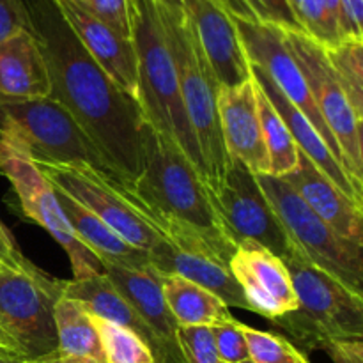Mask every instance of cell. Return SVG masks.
Instances as JSON below:
<instances>
[{
	"mask_svg": "<svg viewBox=\"0 0 363 363\" xmlns=\"http://www.w3.org/2000/svg\"><path fill=\"white\" fill-rule=\"evenodd\" d=\"M53 190H55L57 201H59L60 209L69 222L74 236L98 257L103 268L105 266H117V268L124 269L151 268L147 252H142L135 248L133 245L126 243L110 227H106L98 216L87 211L84 206L73 201L67 194L57 190V188H53Z\"/></svg>",
	"mask_w": 363,
	"mask_h": 363,
	"instance_id": "cell-23",
	"label": "cell"
},
{
	"mask_svg": "<svg viewBox=\"0 0 363 363\" xmlns=\"http://www.w3.org/2000/svg\"><path fill=\"white\" fill-rule=\"evenodd\" d=\"M229 269L240 284L250 312L273 323L298 307L286 264L261 245L254 241L238 243Z\"/></svg>",
	"mask_w": 363,
	"mask_h": 363,
	"instance_id": "cell-14",
	"label": "cell"
},
{
	"mask_svg": "<svg viewBox=\"0 0 363 363\" xmlns=\"http://www.w3.org/2000/svg\"><path fill=\"white\" fill-rule=\"evenodd\" d=\"M0 264L13 269H23L32 264V262L21 254L16 241H14L13 234L9 233V229H7L2 222H0Z\"/></svg>",
	"mask_w": 363,
	"mask_h": 363,
	"instance_id": "cell-39",
	"label": "cell"
},
{
	"mask_svg": "<svg viewBox=\"0 0 363 363\" xmlns=\"http://www.w3.org/2000/svg\"><path fill=\"white\" fill-rule=\"evenodd\" d=\"M255 80V78H254ZM255 94H257L259 121H261V133L264 140L266 152L269 160V176L282 177L293 172L298 165V145L294 144L289 130L284 124L282 117L277 113L268 96L264 94L255 82Z\"/></svg>",
	"mask_w": 363,
	"mask_h": 363,
	"instance_id": "cell-27",
	"label": "cell"
},
{
	"mask_svg": "<svg viewBox=\"0 0 363 363\" xmlns=\"http://www.w3.org/2000/svg\"><path fill=\"white\" fill-rule=\"evenodd\" d=\"M103 273L156 337L163 353L162 363H183L177 342L179 326L163 298L162 275H158L152 266L147 269L105 266Z\"/></svg>",
	"mask_w": 363,
	"mask_h": 363,
	"instance_id": "cell-19",
	"label": "cell"
},
{
	"mask_svg": "<svg viewBox=\"0 0 363 363\" xmlns=\"http://www.w3.org/2000/svg\"><path fill=\"white\" fill-rule=\"evenodd\" d=\"M64 296L80 301L94 318L124 326V328L137 333L147 344L152 357H155V362H163L162 347H160L156 337L145 326V323L135 314V311L128 305V301L117 293V289L110 284L105 273H96V275L87 277V279L66 280V284H64Z\"/></svg>",
	"mask_w": 363,
	"mask_h": 363,
	"instance_id": "cell-24",
	"label": "cell"
},
{
	"mask_svg": "<svg viewBox=\"0 0 363 363\" xmlns=\"http://www.w3.org/2000/svg\"><path fill=\"white\" fill-rule=\"evenodd\" d=\"M325 52L347 101L363 119V41L342 39Z\"/></svg>",
	"mask_w": 363,
	"mask_h": 363,
	"instance_id": "cell-28",
	"label": "cell"
},
{
	"mask_svg": "<svg viewBox=\"0 0 363 363\" xmlns=\"http://www.w3.org/2000/svg\"><path fill=\"white\" fill-rule=\"evenodd\" d=\"M321 350L333 363H363V339L330 340Z\"/></svg>",
	"mask_w": 363,
	"mask_h": 363,
	"instance_id": "cell-38",
	"label": "cell"
},
{
	"mask_svg": "<svg viewBox=\"0 0 363 363\" xmlns=\"http://www.w3.org/2000/svg\"><path fill=\"white\" fill-rule=\"evenodd\" d=\"M0 172L11 181L25 218L41 225L66 250L73 268V279L103 273V264L71 230L57 201L55 190L39 172L27 145L13 124L0 113Z\"/></svg>",
	"mask_w": 363,
	"mask_h": 363,
	"instance_id": "cell-6",
	"label": "cell"
},
{
	"mask_svg": "<svg viewBox=\"0 0 363 363\" xmlns=\"http://www.w3.org/2000/svg\"><path fill=\"white\" fill-rule=\"evenodd\" d=\"M48 69L30 30L0 43V103L50 98Z\"/></svg>",
	"mask_w": 363,
	"mask_h": 363,
	"instance_id": "cell-22",
	"label": "cell"
},
{
	"mask_svg": "<svg viewBox=\"0 0 363 363\" xmlns=\"http://www.w3.org/2000/svg\"><path fill=\"white\" fill-rule=\"evenodd\" d=\"M35 167L53 188L69 195L138 250L149 254L165 240L130 186L113 174L89 165L35 163Z\"/></svg>",
	"mask_w": 363,
	"mask_h": 363,
	"instance_id": "cell-7",
	"label": "cell"
},
{
	"mask_svg": "<svg viewBox=\"0 0 363 363\" xmlns=\"http://www.w3.org/2000/svg\"><path fill=\"white\" fill-rule=\"evenodd\" d=\"M163 298L177 326H215L234 321L229 307L204 287L177 275H162Z\"/></svg>",
	"mask_w": 363,
	"mask_h": 363,
	"instance_id": "cell-25",
	"label": "cell"
},
{
	"mask_svg": "<svg viewBox=\"0 0 363 363\" xmlns=\"http://www.w3.org/2000/svg\"><path fill=\"white\" fill-rule=\"evenodd\" d=\"M243 326V323L234 319V321L227 323V325L211 328L215 350L222 363H241L250 360Z\"/></svg>",
	"mask_w": 363,
	"mask_h": 363,
	"instance_id": "cell-33",
	"label": "cell"
},
{
	"mask_svg": "<svg viewBox=\"0 0 363 363\" xmlns=\"http://www.w3.org/2000/svg\"><path fill=\"white\" fill-rule=\"evenodd\" d=\"M177 342H179L183 363H222L215 350L211 328L179 326Z\"/></svg>",
	"mask_w": 363,
	"mask_h": 363,
	"instance_id": "cell-32",
	"label": "cell"
},
{
	"mask_svg": "<svg viewBox=\"0 0 363 363\" xmlns=\"http://www.w3.org/2000/svg\"><path fill=\"white\" fill-rule=\"evenodd\" d=\"M0 363H28V362H25L23 358H20L18 354L0 347Z\"/></svg>",
	"mask_w": 363,
	"mask_h": 363,
	"instance_id": "cell-41",
	"label": "cell"
},
{
	"mask_svg": "<svg viewBox=\"0 0 363 363\" xmlns=\"http://www.w3.org/2000/svg\"><path fill=\"white\" fill-rule=\"evenodd\" d=\"M28 28V14L23 0H0V43Z\"/></svg>",
	"mask_w": 363,
	"mask_h": 363,
	"instance_id": "cell-36",
	"label": "cell"
},
{
	"mask_svg": "<svg viewBox=\"0 0 363 363\" xmlns=\"http://www.w3.org/2000/svg\"><path fill=\"white\" fill-rule=\"evenodd\" d=\"M252 74H254L255 82L259 84V87L264 91V94L268 96L269 103L273 105V108L277 110L280 117H282L284 124L289 130L291 137H293L294 144L298 145L301 152L335 184L337 188L344 191L346 195L353 197L354 201L363 202V190L358 188L353 183V179L350 177V174L344 170V167L337 162L335 156L332 155V151L328 149V145L323 142V138L319 137V133L315 131V128L312 126L311 121L286 99V96L279 91L275 84L269 80L268 74L264 73L259 67L252 66Z\"/></svg>",
	"mask_w": 363,
	"mask_h": 363,
	"instance_id": "cell-21",
	"label": "cell"
},
{
	"mask_svg": "<svg viewBox=\"0 0 363 363\" xmlns=\"http://www.w3.org/2000/svg\"><path fill=\"white\" fill-rule=\"evenodd\" d=\"M0 266H2V264H0Z\"/></svg>",
	"mask_w": 363,
	"mask_h": 363,
	"instance_id": "cell-43",
	"label": "cell"
},
{
	"mask_svg": "<svg viewBox=\"0 0 363 363\" xmlns=\"http://www.w3.org/2000/svg\"><path fill=\"white\" fill-rule=\"evenodd\" d=\"M213 197L223 229L236 247L241 241H254L282 261L301 254L269 204L257 176L240 162L230 163Z\"/></svg>",
	"mask_w": 363,
	"mask_h": 363,
	"instance_id": "cell-12",
	"label": "cell"
},
{
	"mask_svg": "<svg viewBox=\"0 0 363 363\" xmlns=\"http://www.w3.org/2000/svg\"><path fill=\"white\" fill-rule=\"evenodd\" d=\"M289 4L301 30L323 48H332L342 41L339 27L321 0H289Z\"/></svg>",
	"mask_w": 363,
	"mask_h": 363,
	"instance_id": "cell-31",
	"label": "cell"
},
{
	"mask_svg": "<svg viewBox=\"0 0 363 363\" xmlns=\"http://www.w3.org/2000/svg\"><path fill=\"white\" fill-rule=\"evenodd\" d=\"M144 160L130 190L142 202L158 230L179 225L204 238L229 262L236 245L227 236L211 188L176 142L144 126Z\"/></svg>",
	"mask_w": 363,
	"mask_h": 363,
	"instance_id": "cell-2",
	"label": "cell"
},
{
	"mask_svg": "<svg viewBox=\"0 0 363 363\" xmlns=\"http://www.w3.org/2000/svg\"><path fill=\"white\" fill-rule=\"evenodd\" d=\"M339 30L342 39L363 41V0H339Z\"/></svg>",
	"mask_w": 363,
	"mask_h": 363,
	"instance_id": "cell-37",
	"label": "cell"
},
{
	"mask_svg": "<svg viewBox=\"0 0 363 363\" xmlns=\"http://www.w3.org/2000/svg\"><path fill=\"white\" fill-rule=\"evenodd\" d=\"M257 181L307 261L363 294V245L344 240L330 229L282 177L261 174Z\"/></svg>",
	"mask_w": 363,
	"mask_h": 363,
	"instance_id": "cell-9",
	"label": "cell"
},
{
	"mask_svg": "<svg viewBox=\"0 0 363 363\" xmlns=\"http://www.w3.org/2000/svg\"><path fill=\"white\" fill-rule=\"evenodd\" d=\"M284 30V28H282ZM284 41L296 60L315 106L342 152L344 167L353 183L363 190L362 123L337 82L325 48L305 32L284 30Z\"/></svg>",
	"mask_w": 363,
	"mask_h": 363,
	"instance_id": "cell-11",
	"label": "cell"
},
{
	"mask_svg": "<svg viewBox=\"0 0 363 363\" xmlns=\"http://www.w3.org/2000/svg\"><path fill=\"white\" fill-rule=\"evenodd\" d=\"M250 360L255 363H311L307 354L286 337L243 326Z\"/></svg>",
	"mask_w": 363,
	"mask_h": 363,
	"instance_id": "cell-30",
	"label": "cell"
},
{
	"mask_svg": "<svg viewBox=\"0 0 363 363\" xmlns=\"http://www.w3.org/2000/svg\"><path fill=\"white\" fill-rule=\"evenodd\" d=\"M77 2L106 27L131 39V0H77Z\"/></svg>",
	"mask_w": 363,
	"mask_h": 363,
	"instance_id": "cell-34",
	"label": "cell"
},
{
	"mask_svg": "<svg viewBox=\"0 0 363 363\" xmlns=\"http://www.w3.org/2000/svg\"><path fill=\"white\" fill-rule=\"evenodd\" d=\"M147 255L152 269L158 275L183 277L215 294L227 307L250 311L240 284L230 273L229 262L218 257L208 245L194 243L176 247L170 241L162 240Z\"/></svg>",
	"mask_w": 363,
	"mask_h": 363,
	"instance_id": "cell-17",
	"label": "cell"
},
{
	"mask_svg": "<svg viewBox=\"0 0 363 363\" xmlns=\"http://www.w3.org/2000/svg\"><path fill=\"white\" fill-rule=\"evenodd\" d=\"M243 2L252 13L254 20L275 25L284 30L303 32L293 9H291L289 0H243Z\"/></svg>",
	"mask_w": 363,
	"mask_h": 363,
	"instance_id": "cell-35",
	"label": "cell"
},
{
	"mask_svg": "<svg viewBox=\"0 0 363 363\" xmlns=\"http://www.w3.org/2000/svg\"><path fill=\"white\" fill-rule=\"evenodd\" d=\"M233 20L238 34H240L248 62L264 71L269 80L286 96L287 101L293 103L311 121L319 137L323 138V142L328 145L332 155L337 158V162L344 167L339 144L326 128L325 121H323L321 113L315 106L314 98L308 91L307 82H305L296 60L291 55L289 48L286 46L282 28L257 20H247V18L233 16ZM344 170H346V167H344Z\"/></svg>",
	"mask_w": 363,
	"mask_h": 363,
	"instance_id": "cell-13",
	"label": "cell"
},
{
	"mask_svg": "<svg viewBox=\"0 0 363 363\" xmlns=\"http://www.w3.org/2000/svg\"><path fill=\"white\" fill-rule=\"evenodd\" d=\"M155 2H158L160 6L169 7V9H174V11L183 9V0H155Z\"/></svg>",
	"mask_w": 363,
	"mask_h": 363,
	"instance_id": "cell-42",
	"label": "cell"
},
{
	"mask_svg": "<svg viewBox=\"0 0 363 363\" xmlns=\"http://www.w3.org/2000/svg\"><path fill=\"white\" fill-rule=\"evenodd\" d=\"M28 30L45 57L52 92L87 133L110 172L130 186L144 160L140 105L94 62L55 0H23Z\"/></svg>",
	"mask_w": 363,
	"mask_h": 363,
	"instance_id": "cell-1",
	"label": "cell"
},
{
	"mask_svg": "<svg viewBox=\"0 0 363 363\" xmlns=\"http://www.w3.org/2000/svg\"><path fill=\"white\" fill-rule=\"evenodd\" d=\"M105 363H156L147 344L124 326L94 318Z\"/></svg>",
	"mask_w": 363,
	"mask_h": 363,
	"instance_id": "cell-29",
	"label": "cell"
},
{
	"mask_svg": "<svg viewBox=\"0 0 363 363\" xmlns=\"http://www.w3.org/2000/svg\"><path fill=\"white\" fill-rule=\"evenodd\" d=\"M183 13L220 87H236L252 77L233 14L216 0H183Z\"/></svg>",
	"mask_w": 363,
	"mask_h": 363,
	"instance_id": "cell-15",
	"label": "cell"
},
{
	"mask_svg": "<svg viewBox=\"0 0 363 363\" xmlns=\"http://www.w3.org/2000/svg\"><path fill=\"white\" fill-rule=\"evenodd\" d=\"M57 351L82 363H105L94 315L77 300L60 296L55 303Z\"/></svg>",
	"mask_w": 363,
	"mask_h": 363,
	"instance_id": "cell-26",
	"label": "cell"
},
{
	"mask_svg": "<svg viewBox=\"0 0 363 363\" xmlns=\"http://www.w3.org/2000/svg\"><path fill=\"white\" fill-rule=\"evenodd\" d=\"M0 113L13 124L34 163L89 165L110 172L87 133L55 99L0 103Z\"/></svg>",
	"mask_w": 363,
	"mask_h": 363,
	"instance_id": "cell-10",
	"label": "cell"
},
{
	"mask_svg": "<svg viewBox=\"0 0 363 363\" xmlns=\"http://www.w3.org/2000/svg\"><path fill=\"white\" fill-rule=\"evenodd\" d=\"M162 16L167 41L176 64L184 112L206 167V184L211 188L213 194H216L233 163L225 151L220 130V84L195 39L183 9L174 11L162 6Z\"/></svg>",
	"mask_w": 363,
	"mask_h": 363,
	"instance_id": "cell-4",
	"label": "cell"
},
{
	"mask_svg": "<svg viewBox=\"0 0 363 363\" xmlns=\"http://www.w3.org/2000/svg\"><path fill=\"white\" fill-rule=\"evenodd\" d=\"M28 363H82V362L74 360V358H69V357H62V354H60L59 351H57V353L50 354V357L39 358V360L28 362Z\"/></svg>",
	"mask_w": 363,
	"mask_h": 363,
	"instance_id": "cell-40",
	"label": "cell"
},
{
	"mask_svg": "<svg viewBox=\"0 0 363 363\" xmlns=\"http://www.w3.org/2000/svg\"><path fill=\"white\" fill-rule=\"evenodd\" d=\"M282 179L330 229L344 240L363 245V202L337 188L300 149L296 169Z\"/></svg>",
	"mask_w": 363,
	"mask_h": 363,
	"instance_id": "cell-20",
	"label": "cell"
},
{
	"mask_svg": "<svg viewBox=\"0 0 363 363\" xmlns=\"http://www.w3.org/2000/svg\"><path fill=\"white\" fill-rule=\"evenodd\" d=\"M218 117L230 162H240L252 174H269V160L259 121L254 74L236 87H220Z\"/></svg>",
	"mask_w": 363,
	"mask_h": 363,
	"instance_id": "cell-16",
	"label": "cell"
},
{
	"mask_svg": "<svg viewBox=\"0 0 363 363\" xmlns=\"http://www.w3.org/2000/svg\"><path fill=\"white\" fill-rule=\"evenodd\" d=\"M64 284L35 264L23 269L0 266V330L25 362L57 353L55 303Z\"/></svg>",
	"mask_w": 363,
	"mask_h": 363,
	"instance_id": "cell-8",
	"label": "cell"
},
{
	"mask_svg": "<svg viewBox=\"0 0 363 363\" xmlns=\"http://www.w3.org/2000/svg\"><path fill=\"white\" fill-rule=\"evenodd\" d=\"M60 13L89 55L103 69V73L128 96L137 99L138 71L137 52L130 38L117 34L105 23L92 16L77 0H55Z\"/></svg>",
	"mask_w": 363,
	"mask_h": 363,
	"instance_id": "cell-18",
	"label": "cell"
},
{
	"mask_svg": "<svg viewBox=\"0 0 363 363\" xmlns=\"http://www.w3.org/2000/svg\"><path fill=\"white\" fill-rule=\"evenodd\" d=\"M131 41L137 52V101L145 124L176 142L206 181V167L184 112L158 2L131 0Z\"/></svg>",
	"mask_w": 363,
	"mask_h": 363,
	"instance_id": "cell-3",
	"label": "cell"
},
{
	"mask_svg": "<svg viewBox=\"0 0 363 363\" xmlns=\"http://www.w3.org/2000/svg\"><path fill=\"white\" fill-rule=\"evenodd\" d=\"M289 272L298 307L275 319L296 347L321 350L330 340L363 339V294L315 268L303 254L282 261Z\"/></svg>",
	"mask_w": 363,
	"mask_h": 363,
	"instance_id": "cell-5",
	"label": "cell"
}]
</instances>
